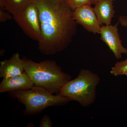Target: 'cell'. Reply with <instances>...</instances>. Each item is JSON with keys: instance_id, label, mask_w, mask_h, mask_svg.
I'll return each mask as SVG.
<instances>
[{"instance_id": "cell-2", "label": "cell", "mask_w": 127, "mask_h": 127, "mask_svg": "<svg viewBox=\"0 0 127 127\" xmlns=\"http://www.w3.org/2000/svg\"><path fill=\"white\" fill-rule=\"evenodd\" d=\"M23 60L25 71L35 86L52 94H58L64 84L71 78L55 61L46 60L38 63L28 59Z\"/></svg>"}, {"instance_id": "cell-8", "label": "cell", "mask_w": 127, "mask_h": 127, "mask_svg": "<svg viewBox=\"0 0 127 127\" xmlns=\"http://www.w3.org/2000/svg\"><path fill=\"white\" fill-rule=\"evenodd\" d=\"M34 86L30 76L25 71L15 76L3 78L0 84V93L29 90Z\"/></svg>"}, {"instance_id": "cell-5", "label": "cell", "mask_w": 127, "mask_h": 127, "mask_svg": "<svg viewBox=\"0 0 127 127\" xmlns=\"http://www.w3.org/2000/svg\"><path fill=\"white\" fill-rule=\"evenodd\" d=\"M12 16L27 35L38 43L40 42L42 35L38 10L35 3L23 11Z\"/></svg>"}, {"instance_id": "cell-4", "label": "cell", "mask_w": 127, "mask_h": 127, "mask_svg": "<svg viewBox=\"0 0 127 127\" xmlns=\"http://www.w3.org/2000/svg\"><path fill=\"white\" fill-rule=\"evenodd\" d=\"M9 95L25 105L24 116L38 114L48 107L64 106L71 101L66 97L59 94L53 95L36 86L29 90L9 92Z\"/></svg>"}, {"instance_id": "cell-11", "label": "cell", "mask_w": 127, "mask_h": 127, "mask_svg": "<svg viewBox=\"0 0 127 127\" xmlns=\"http://www.w3.org/2000/svg\"><path fill=\"white\" fill-rule=\"evenodd\" d=\"M5 10L12 16L26 10L36 0H4Z\"/></svg>"}, {"instance_id": "cell-9", "label": "cell", "mask_w": 127, "mask_h": 127, "mask_svg": "<svg viewBox=\"0 0 127 127\" xmlns=\"http://www.w3.org/2000/svg\"><path fill=\"white\" fill-rule=\"evenodd\" d=\"M25 71L23 59L18 53L14 54L10 59L0 63V76L7 78L21 75Z\"/></svg>"}, {"instance_id": "cell-6", "label": "cell", "mask_w": 127, "mask_h": 127, "mask_svg": "<svg viewBox=\"0 0 127 127\" xmlns=\"http://www.w3.org/2000/svg\"><path fill=\"white\" fill-rule=\"evenodd\" d=\"M118 23L115 25H103L100 33V39L105 43L113 53L116 59L122 58V55L127 54V49L122 43L118 31Z\"/></svg>"}, {"instance_id": "cell-7", "label": "cell", "mask_w": 127, "mask_h": 127, "mask_svg": "<svg viewBox=\"0 0 127 127\" xmlns=\"http://www.w3.org/2000/svg\"><path fill=\"white\" fill-rule=\"evenodd\" d=\"M73 17L78 24L89 32L99 34L101 26L91 5H86L73 10Z\"/></svg>"}, {"instance_id": "cell-17", "label": "cell", "mask_w": 127, "mask_h": 127, "mask_svg": "<svg viewBox=\"0 0 127 127\" xmlns=\"http://www.w3.org/2000/svg\"><path fill=\"white\" fill-rule=\"evenodd\" d=\"M101 0H93L94 3L93 4H95L96 2H97L98 1H99ZM113 1H114L116 0H112Z\"/></svg>"}, {"instance_id": "cell-16", "label": "cell", "mask_w": 127, "mask_h": 127, "mask_svg": "<svg viewBox=\"0 0 127 127\" xmlns=\"http://www.w3.org/2000/svg\"><path fill=\"white\" fill-rule=\"evenodd\" d=\"M118 22L124 27H127V17L120 16L118 19Z\"/></svg>"}, {"instance_id": "cell-10", "label": "cell", "mask_w": 127, "mask_h": 127, "mask_svg": "<svg viewBox=\"0 0 127 127\" xmlns=\"http://www.w3.org/2000/svg\"><path fill=\"white\" fill-rule=\"evenodd\" d=\"M94 10L100 25H111L115 16V10L112 0H101L95 3Z\"/></svg>"}, {"instance_id": "cell-13", "label": "cell", "mask_w": 127, "mask_h": 127, "mask_svg": "<svg viewBox=\"0 0 127 127\" xmlns=\"http://www.w3.org/2000/svg\"><path fill=\"white\" fill-rule=\"evenodd\" d=\"M73 10L86 5L93 4V0H64Z\"/></svg>"}, {"instance_id": "cell-14", "label": "cell", "mask_w": 127, "mask_h": 127, "mask_svg": "<svg viewBox=\"0 0 127 127\" xmlns=\"http://www.w3.org/2000/svg\"><path fill=\"white\" fill-rule=\"evenodd\" d=\"M52 122L50 117L46 115L43 116L41 119L39 127H52Z\"/></svg>"}, {"instance_id": "cell-18", "label": "cell", "mask_w": 127, "mask_h": 127, "mask_svg": "<svg viewBox=\"0 0 127 127\" xmlns=\"http://www.w3.org/2000/svg\"></svg>"}, {"instance_id": "cell-3", "label": "cell", "mask_w": 127, "mask_h": 127, "mask_svg": "<svg viewBox=\"0 0 127 127\" xmlns=\"http://www.w3.org/2000/svg\"><path fill=\"white\" fill-rule=\"evenodd\" d=\"M100 82L97 74L82 69L77 77L64 84L57 94L68 98L71 101H76L82 106H88L95 101L96 88Z\"/></svg>"}, {"instance_id": "cell-12", "label": "cell", "mask_w": 127, "mask_h": 127, "mask_svg": "<svg viewBox=\"0 0 127 127\" xmlns=\"http://www.w3.org/2000/svg\"><path fill=\"white\" fill-rule=\"evenodd\" d=\"M110 73L115 76H127V58L124 61L117 62L112 67Z\"/></svg>"}, {"instance_id": "cell-15", "label": "cell", "mask_w": 127, "mask_h": 127, "mask_svg": "<svg viewBox=\"0 0 127 127\" xmlns=\"http://www.w3.org/2000/svg\"><path fill=\"white\" fill-rule=\"evenodd\" d=\"M8 12H5L4 10H0V22H5L8 20L13 18V16L10 15Z\"/></svg>"}, {"instance_id": "cell-1", "label": "cell", "mask_w": 127, "mask_h": 127, "mask_svg": "<svg viewBox=\"0 0 127 127\" xmlns=\"http://www.w3.org/2000/svg\"><path fill=\"white\" fill-rule=\"evenodd\" d=\"M35 4L42 35L38 49L47 56L61 52L69 46L76 32L78 24L73 10L64 0H36Z\"/></svg>"}]
</instances>
